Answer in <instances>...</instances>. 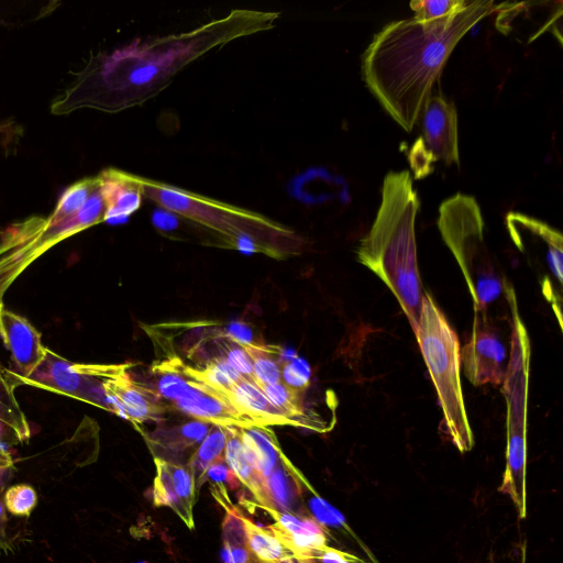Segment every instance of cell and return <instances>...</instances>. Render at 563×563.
I'll use <instances>...</instances> for the list:
<instances>
[{
    "instance_id": "6da1fadb",
    "label": "cell",
    "mask_w": 563,
    "mask_h": 563,
    "mask_svg": "<svg viewBox=\"0 0 563 563\" xmlns=\"http://www.w3.org/2000/svg\"><path fill=\"white\" fill-rule=\"evenodd\" d=\"M279 12L233 9L192 30L135 38L92 55L52 103L54 114L91 108L108 113L142 106L185 67L232 41L275 27Z\"/></svg>"
},
{
    "instance_id": "7a4b0ae2",
    "label": "cell",
    "mask_w": 563,
    "mask_h": 563,
    "mask_svg": "<svg viewBox=\"0 0 563 563\" xmlns=\"http://www.w3.org/2000/svg\"><path fill=\"white\" fill-rule=\"evenodd\" d=\"M497 10L494 1L467 0L432 21H391L376 33L362 56L363 79L383 109L406 132L416 125L434 82L457 45L481 20Z\"/></svg>"
},
{
    "instance_id": "3957f363",
    "label": "cell",
    "mask_w": 563,
    "mask_h": 563,
    "mask_svg": "<svg viewBox=\"0 0 563 563\" xmlns=\"http://www.w3.org/2000/svg\"><path fill=\"white\" fill-rule=\"evenodd\" d=\"M419 208L410 173H388L383 181L376 218L356 251L357 261L391 290L413 332L424 297L415 233Z\"/></svg>"
},
{
    "instance_id": "277c9868",
    "label": "cell",
    "mask_w": 563,
    "mask_h": 563,
    "mask_svg": "<svg viewBox=\"0 0 563 563\" xmlns=\"http://www.w3.org/2000/svg\"><path fill=\"white\" fill-rule=\"evenodd\" d=\"M137 179L144 198L209 231L229 247L284 257L302 244L291 229L258 212L163 181Z\"/></svg>"
},
{
    "instance_id": "5b68a950",
    "label": "cell",
    "mask_w": 563,
    "mask_h": 563,
    "mask_svg": "<svg viewBox=\"0 0 563 563\" xmlns=\"http://www.w3.org/2000/svg\"><path fill=\"white\" fill-rule=\"evenodd\" d=\"M99 177L76 181L64 190L47 217L14 222L0 234V298L42 254L63 240L106 221Z\"/></svg>"
},
{
    "instance_id": "8992f818",
    "label": "cell",
    "mask_w": 563,
    "mask_h": 563,
    "mask_svg": "<svg viewBox=\"0 0 563 563\" xmlns=\"http://www.w3.org/2000/svg\"><path fill=\"white\" fill-rule=\"evenodd\" d=\"M413 333L437 389L445 432L459 451H470L474 445V438L461 386L460 342L429 292H424L420 318Z\"/></svg>"
},
{
    "instance_id": "52a82bcc",
    "label": "cell",
    "mask_w": 563,
    "mask_h": 563,
    "mask_svg": "<svg viewBox=\"0 0 563 563\" xmlns=\"http://www.w3.org/2000/svg\"><path fill=\"white\" fill-rule=\"evenodd\" d=\"M438 227L455 257L474 302L485 312L507 288L484 239V219L474 197L455 194L439 208Z\"/></svg>"
},
{
    "instance_id": "ba28073f",
    "label": "cell",
    "mask_w": 563,
    "mask_h": 563,
    "mask_svg": "<svg viewBox=\"0 0 563 563\" xmlns=\"http://www.w3.org/2000/svg\"><path fill=\"white\" fill-rule=\"evenodd\" d=\"M124 365L74 363L46 349L44 360L27 377H19L15 374H11V377L15 384L63 394L113 412L102 380Z\"/></svg>"
},
{
    "instance_id": "9c48e42d",
    "label": "cell",
    "mask_w": 563,
    "mask_h": 563,
    "mask_svg": "<svg viewBox=\"0 0 563 563\" xmlns=\"http://www.w3.org/2000/svg\"><path fill=\"white\" fill-rule=\"evenodd\" d=\"M464 374L474 386L501 385L506 376V349L498 334L476 318L468 342L460 351Z\"/></svg>"
},
{
    "instance_id": "30bf717a",
    "label": "cell",
    "mask_w": 563,
    "mask_h": 563,
    "mask_svg": "<svg viewBox=\"0 0 563 563\" xmlns=\"http://www.w3.org/2000/svg\"><path fill=\"white\" fill-rule=\"evenodd\" d=\"M506 225L516 246L530 260L543 261L552 277L562 286V234L549 224L530 216L509 212Z\"/></svg>"
},
{
    "instance_id": "8fae6325",
    "label": "cell",
    "mask_w": 563,
    "mask_h": 563,
    "mask_svg": "<svg viewBox=\"0 0 563 563\" xmlns=\"http://www.w3.org/2000/svg\"><path fill=\"white\" fill-rule=\"evenodd\" d=\"M126 367L125 365L102 380L113 412L133 422L158 420L167 405L154 389L133 380Z\"/></svg>"
},
{
    "instance_id": "7c38bea8",
    "label": "cell",
    "mask_w": 563,
    "mask_h": 563,
    "mask_svg": "<svg viewBox=\"0 0 563 563\" xmlns=\"http://www.w3.org/2000/svg\"><path fill=\"white\" fill-rule=\"evenodd\" d=\"M156 476L153 484V503L156 507L167 506L192 530L194 505L197 487L189 466L154 457Z\"/></svg>"
},
{
    "instance_id": "4fadbf2b",
    "label": "cell",
    "mask_w": 563,
    "mask_h": 563,
    "mask_svg": "<svg viewBox=\"0 0 563 563\" xmlns=\"http://www.w3.org/2000/svg\"><path fill=\"white\" fill-rule=\"evenodd\" d=\"M423 143L435 161L460 166L457 112L442 95L429 96L422 109Z\"/></svg>"
},
{
    "instance_id": "5bb4252c",
    "label": "cell",
    "mask_w": 563,
    "mask_h": 563,
    "mask_svg": "<svg viewBox=\"0 0 563 563\" xmlns=\"http://www.w3.org/2000/svg\"><path fill=\"white\" fill-rule=\"evenodd\" d=\"M173 406L195 420L210 424L224 428L255 426L252 420L241 415L224 395L191 376L189 385Z\"/></svg>"
},
{
    "instance_id": "9a60e30c",
    "label": "cell",
    "mask_w": 563,
    "mask_h": 563,
    "mask_svg": "<svg viewBox=\"0 0 563 563\" xmlns=\"http://www.w3.org/2000/svg\"><path fill=\"white\" fill-rule=\"evenodd\" d=\"M267 512L274 523L267 528L276 539L298 560L312 561L313 555L327 547L324 529L312 518L256 504Z\"/></svg>"
},
{
    "instance_id": "2e32d148",
    "label": "cell",
    "mask_w": 563,
    "mask_h": 563,
    "mask_svg": "<svg viewBox=\"0 0 563 563\" xmlns=\"http://www.w3.org/2000/svg\"><path fill=\"white\" fill-rule=\"evenodd\" d=\"M0 335L10 351L19 377H27L44 360L46 349L41 333L22 316L0 309Z\"/></svg>"
},
{
    "instance_id": "e0dca14e",
    "label": "cell",
    "mask_w": 563,
    "mask_h": 563,
    "mask_svg": "<svg viewBox=\"0 0 563 563\" xmlns=\"http://www.w3.org/2000/svg\"><path fill=\"white\" fill-rule=\"evenodd\" d=\"M98 177L107 208L106 220L126 219L140 208L143 194L136 175L106 168Z\"/></svg>"
},
{
    "instance_id": "ac0fdd59",
    "label": "cell",
    "mask_w": 563,
    "mask_h": 563,
    "mask_svg": "<svg viewBox=\"0 0 563 563\" xmlns=\"http://www.w3.org/2000/svg\"><path fill=\"white\" fill-rule=\"evenodd\" d=\"M301 472L283 453L271 474L264 481V506L297 515L301 497ZM262 505V504H261Z\"/></svg>"
},
{
    "instance_id": "d6986e66",
    "label": "cell",
    "mask_w": 563,
    "mask_h": 563,
    "mask_svg": "<svg viewBox=\"0 0 563 563\" xmlns=\"http://www.w3.org/2000/svg\"><path fill=\"white\" fill-rule=\"evenodd\" d=\"M224 396L255 426H292V422L269 402L253 379L242 377Z\"/></svg>"
},
{
    "instance_id": "ffe728a7",
    "label": "cell",
    "mask_w": 563,
    "mask_h": 563,
    "mask_svg": "<svg viewBox=\"0 0 563 563\" xmlns=\"http://www.w3.org/2000/svg\"><path fill=\"white\" fill-rule=\"evenodd\" d=\"M245 456L264 479L276 466L282 453L275 433L267 427L238 428Z\"/></svg>"
},
{
    "instance_id": "44dd1931",
    "label": "cell",
    "mask_w": 563,
    "mask_h": 563,
    "mask_svg": "<svg viewBox=\"0 0 563 563\" xmlns=\"http://www.w3.org/2000/svg\"><path fill=\"white\" fill-rule=\"evenodd\" d=\"M223 457L238 481L251 490L258 504L263 505L265 479L254 471L247 461L235 427L228 428V441Z\"/></svg>"
},
{
    "instance_id": "7402d4cb",
    "label": "cell",
    "mask_w": 563,
    "mask_h": 563,
    "mask_svg": "<svg viewBox=\"0 0 563 563\" xmlns=\"http://www.w3.org/2000/svg\"><path fill=\"white\" fill-rule=\"evenodd\" d=\"M227 441L228 428L212 424L206 438L191 455L188 466L194 474L197 490L205 482V473L208 467L223 459Z\"/></svg>"
},
{
    "instance_id": "603a6c76",
    "label": "cell",
    "mask_w": 563,
    "mask_h": 563,
    "mask_svg": "<svg viewBox=\"0 0 563 563\" xmlns=\"http://www.w3.org/2000/svg\"><path fill=\"white\" fill-rule=\"evenodd\" d=\"M222 560L224 563H257L258 561L249 549L244 526L240 519V509L236 507L225 512Z\"/></svg>"
},
{
    "instance_id": "cb8c5ba5",
    "label": "cell",
    "mask_w": 563,
    "mask_h": 563,
    "mask_svg": "<svg viewBox=\"0 0 563 563\" xmlns=\"http://www.w3.org/2000/svg\"><path fill=\"white\" fill-rule=\"evenodd\" d=\"M240 519L244 526L246 541L252 554L262 563H272L287 558H294L276 537L246 518L240 510Z\"/></svg>"
},
{
    "instance_id": "d4e9b609",
    "label": "cell",
    "mask_w": 563,
    "mask_h": 563,
    "mask_svg": "<svg viewBox=\"0 0 563 563\" xmlns=\"http://www.w3.org/2000/svg\"><path fill=\"white\" fill-rule=\"evenodd\" d=\"M15 382L10 376L0 377V423L9 429L20 442H27L31 430L26 416L15 396Z\"/></svg>"
},
{
    "instance_id": "484cf974",
    "label": "cell",
    "mask_w": 563,
    "mask_h": 563,
    "mask_svg": "<svg viewBox=\"0 0 563 563\" xmlns=\"http://www.w3.org/2000/svg\"><path fill=\"white\" fill-rule=\"evenodd\" d=\"M211 426L199 420L188 421L176 428L155 432L152 437V442L165 450L174 452L184 451L199 445L208 434Z\"/></svg>"
},
{
    "instance_id": "4316f807",
    "label": "cell",
    "mask_w": 563,
    "mask_h": 563,
    "mask_svg": "<svg viewBox=\"0 0 563 563\" xmlns=\"http://www.w3.org/2000/svg\"><path fill=\"white\" fill-rule=\"evenodd\" d=\"M185 371L195 379L222 395L243 377L223 357L209 360L202 368L185 364Z\"/></svg>"
},
{
    "instance_id": "83f0119b",
    "label": "cell",
    "mask_w": 563,
    "mask_h": 563,
    "mask_svg": "<svg viewBox=\"0 0 563 563\" xmlns=\"http://www.w3.org/2000/svg\"><path fill=\"white\" fill-rule=\"evenodd\" d=\"M307 496V507L309 512L323 529L335 528L353 533L345 522L343 515L320 497L310 483L303 476L301 479V497Z\"/></svg>"
},
{
    "instance_id": "f1b7e54d",
    "label": "cell",
    "mask_w": 563,
    "mask_h": 563,
    "mask_svg": "<svg viewBox=\"0 0 563 563\" xmlns=\"http://www.w3.org/2000/svg\"><path fill=\"white\" fill-rule=\"evenodd\" d=\"M242 346L253 362V380L258 387L282 382V366L271 347L256 343Z\"/></svg>"
},
{
    "instance_id": "f546056e",
    "label": "cell",
    "mask_w": 563,
    "mask_h": 563,
    "mask_svg": "<svg viewBox=\"0 0 563 563\" xmlns=\"http://www.w3.org/2000/svg\"><path fill=\"white\" fill-rule=\"evenodd\" d=\"M3 503L13 516L29 517L37 505V494L29 484L12 485L5 490Z\"/></svg>"
},
{
    "instance_id": "4dcf8cb0",
    "label": "cell",
    "mask_w": 563,
    "mask_h": 563,
    "mask_svg": "<svg viewBox=\"0 0 563 563\" xmlns=\"http://www.w3.org/2000/svg\"><path fill=\"white\" fill-rule=\"evenodd\" d=\"M467 0H415L410 8L415 12L413 19L427 22L443 18L456 9L462 8Z\"/></svg>"
},
{
    "instance_id": "1f68e13d",
    "label": "cell",
    "mask_w": 563,
    "mask_h": 563,
    "mask_svg": "<svg viewBox=\"0 0 563 563\" xmlns=\"http://www.w3.org/2000/svg\"><path fill=\"white\" fill-rule=\"evenodd\" d=\"M311 368L301 357H294L282 366V382L288 387L305 393L310 386Z\"/></svg>"
},
{
    "instance_id": "d6a6232c",
    "label": "cell",
    "mask_w": 563,
    "mask_h": 563,
    "mask_svg": "<svg viewBox=\"0 0 563 563\" xmlns=\"http://www.w3.org/2000/svg\"><path fill=\"white\" fill-rule=\"evenodd\" d=\"M220 342L224 351L222 357L243 377L253 379V362L245 349L225 335Z\"/></svg>"
},
{
    "instance_id": "836d02e7",
    "label": "cell",
    "mask_w": 563,
    "mask_h": 563,
    "mask_svg": "<svg viewBox=\"0 0 563 563\" xmlns=\"http://www.w3.org/2000/svg\"><path fill=\"white\" fill-rule=\"evenodd\" d=\"M408 161L413 172L415 179H421L430 175L435 162L432 154L427 150L422 137H418L408 154Z\"/></svg>"
},
{
    "instance_id": "e575fe53",
    "label": "cell",
    "mask_w": 563,
    "mask_h": 563,
    "mask_svg": "<svg viewBox=\"0 0 563 563\" xmlns=\"http://www.w3.org/2000/svg\"><path fill=\"white\" fill-rule=\"evenodd\" d=\"M313 559L320 560L322 563H356L360 562L353 555L342 552L340 550L324 547L322 550L318 551Z\"/></svg>"
},
{
    "instance_id": "d590c367",
    "label": "cell",
    "mask_w": 563,
    "mask_h": 563,
    "mask_svg": "<svg viewBox=\"0 0 563 563\" xmlns=\"http://www.w3.org/2000/svg\"><path fill=\"white\" fill-rule=\"evenodd\" d=\"M225 336L241 345H250L254 343L251 329L240 322L230 324L225 330Z\"/></svg>"
},
{
    "instance_id": "8d00e7d4",
    "label": "cell",
    "mask_w": 563,
    "mask_h": 563,
    "mask_svg": "<svg viewBox=\"0 0 563 563\" xmlns=\"http://www.w3.org/2000/svg\"><path fill=\"white\" fill-rule=\"evenodd\" d=\"M2 484L0 482V554H8L12 551V542L8 536V517L7 509L1 498Z\"/></svg>"
},
{
    "instance_id": "74e56055",
    "label": "cell",
    "mask_w": 563,
    "mask_h": 563,
    "mask_svg": "<svg viewBox=\"0 0 563 563\" xmlns=\"http://www.w3.org/2000/svg\"><path fill=\"white\" fill-rule=\"evenodd\" d=\"M22 129L14 122H0V147H7L10 143L18 140Z\"/></svg>"
},
{
    "instance_id": "f35d334b",
    "label": "cell",
    "mask_w": 563,
    "mask_h": 563,
    "mask_svg": "<svg viewBox=\"0 0 563 563\" xmlns=\"http://www.w3.org/2000/svg\"><path fill=\"white\" fill-rule=\"evenodd\" d=\"M11 467H13L11 455L4 449L0 448V477L2 476L1 474L9 471Z\"/></svg>"
},
{
    "instance_id": "ab89813d",
    "label": "cell",
    "mask_w": 563,
    "mask_h": 563,
    "mask_svg": "<svg viewBox=\"0 0 563 563\" xmlns=\"http://www.w3.org/2000/svg\"><path fill=\"white\" fill-rule=\"evenodd\" d=\"M4 376L3 369L0 367V377Z\"/></svg>"
},
{
    "instance_id": "60d3db41",
    "label": "cell",
    "mask_w": 563,
    "mask_h": 563,
    "mask_svg": "<svg viewBox=\"0 0 563 563\" xmlns=\"http://www.w3.org/2000/svg\"><path fill=\"white\" fill-rule=\"evenodd\" d=\"M2 308V299L0 298V309Z\"/></svg>"
},
{
    "instance_id": "b9f144b4",
    "label": "cell",
    "mask_w": 563,
    "mask_h": 563,
    "mask_svg": "<svg viewBox=\"0 0 563 563\" xmlns=\"http://www.w3.org/2000/svg\"><path fill=\"white\" fill-rule=\"evenodd\" d=\"M137 563H147V562H137Z\"/></svg>"
}]
</instances>
